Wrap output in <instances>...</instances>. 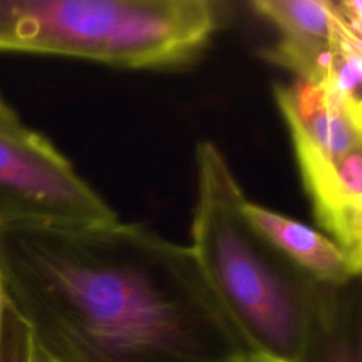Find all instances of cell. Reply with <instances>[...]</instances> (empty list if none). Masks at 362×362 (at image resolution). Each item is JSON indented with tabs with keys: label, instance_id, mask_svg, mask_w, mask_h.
Returning <instances> with one entry per match:
<instances>
[{
	"label": "cell",
	"instance_id": "cell-1",
	"mask_svg": "<svg viewBox=\"0 0 362 362\" xmlns=\"http://www.w3.org/2000/svg\"><path fill=\"white\" fill-rule=\"evenodd\" d=\"M0 273L40 362H260L191 247L143 225L3 228Z\"/></svg>",
	"mask_w": 362,
	"mask_h": 362
},
{
	"label": "cell",
	"instance_id": "cell-2",
	"mask_svg": "<svg viewBox=\"0 0 362 362\" xmlns=\"http://www.w3.org/2000/svg\"><path fill=\"white\" fill-rule=\"evenodd\" d=\"M195 175L189 247L208 284L260 362H297L324 283L249 222L247 198L215 143L195 146Z\"/></svg>",
	"mask_w": 362,
	"mask_h": 362
},
{
	"label": "cell",
	"instance_id": "cell-3",
	"mask_svg": "<svg viewBox=\"0 0 362 362\" xmlns=\"http://www.w3.org/2000/svg\"><path fill=\"white\" fill-rule=\"evenodd\" d=\"M209 0H0V51L123 69L194 62L219 24Z\"/></svg>",
	"mask_w": 362,
	"mask_h": 362
},
{
	"label": "cell",
	"instance_id": "cell-4",
	"mask_svg": "<svg viewBox=\"0 0 362 362\" xmlns=\"http://www.w3.org/2000/svg\"><path fill=\"white\" fill-rule=\"evenodd\" d=\"M116 219L68 158L0 96V229Z\"/></svg>",
	"mask_w": 362,
	"mask_h": 362
},
{
	"label": "cell",
	"instance_id": "cell-5",
	"mask_svg": "<svg viewBox=\"0 0 362 362\" xmlns=\"http://www.w3.org/2000/svg\"><path fill=\"white\" fill-rule=\"evenodd\" d=\"M250 7L279 33L264 58L314 85L328 76L342 41L362 33L359 0H255Z\"/></svg>",
	"mask_w": 362,
	"mask_h": 362
},
{
	"label": "cell",
	"instance_id": "cell-6",
	"mask_svg": "<svg viewBox=\"0 0 362 362\" xmlns=\"http://www.w3.org/2000/svg\"><path fill=\"white\" fill-rule=\"evenodd\" d=\"M286 127L315 223L362 270V150L339 154Z\"/></svg>",
	"mask_w": 362,
	"mask_h": 362
},
{
	"label": "cell",
	"instance_id": "cell-7",
	"mask_svg": "<svg viewBox=\"0 0 362 362\" xmlns=\"http://www.w3.org/2000/svg\"><path fill=\"white\" fill-rule=\"evenodd\" d=\"M249 222L288 260L321 283H344L361 277L346 253L325 233L249 199L243 204Z\"/></svg>",
	"mask_w": 362,
	"mask_h": 362
},
{
	"label": "cell",
	"instance_id": "cell-8",
	"mask_svg": "<svg viewBox=\"0 0 362 362\" xmlns=\"http://www.w3.org/2000/svg\"><path fill=\"white\" fill-rule=\"evenodd\" d=\"M297 362H362V283H324Z\"/></svg>",
	"mask_w": 362,
	"mask_h": 362
},
{
	"label": "cell",
	"instance_id": "cell-9",
	"mask_svg": "<svg viewBox=\"0 0 362 362\" xmlns=\"http://www.w3.org/2000/svg\"><path fill=\"white\" fill-rule=\"evenodd\" d=\"M0 362H40L27 325L6 301L0 317Z\"/></svg>",
	"mask_w": 362,
	"mask_h": 362
},
{
	"label": "cell",
	"instance_id": "cell-10",
	"mask_svg": "<svg viewBox=\"0 0 362 362\" xmlns=\"http://www.w3.org/2000/svg\"><path fill=\"white\" fill-rule=\"evenodd\" d=\"M3 303H4V296H3V284H1V273H0V317H1Z\"/></svg>",
	"mask_w": 362,
	"mask_h": 362
}]
</instances>
